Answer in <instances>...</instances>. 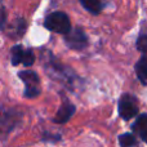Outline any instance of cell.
Returning a JSON list of instances; mask_svg holds the SVG:
<instances>
[{"instance_id": "obj_1", "label": "cell", "mask_w": 147, "mask_h": 147, "mask_svg": "<svg viewBox=\"0 0 147 147\" xmlns=\"http://www.w3.org/2000/svg\"><path fill=\"white\" fill-rule=\"evenodd\" d=\"M44 67L45 71L51 76L52 79L57 81H61V84H65L69 89L74 90L76 86V81L79 80V78L76 76V74L72 71L71 69H69L67 66L62 65L58 59L54 56H52L51 53H47V56L44 57Z\"/></svg>"}, {"instance_id": "obj_2", "label": "cell", "mask_w": 147, "mask_h": 147, "mask_svg": "<svg viewBox=\"0 0 147 147\" xmlns=\"http://www.w3.org/2000/svg\"><path fill=\"white\" fill-rule=\"evenodd\" d=\"M44 26L48 30L57 34H62V35L69 34L71 30V22H70L69 16L61 10H57L47 16L44 20Z\"/></svg>"}, {"instance_id": "obj_3", "label": "cell", "mask_w": 147, "mask_h": 147, "mask_svg": "<svg viewBox=\"0 0 147 147\" xmlns=\"http://www.w3.org/2000/svg\"><path fill=\"white\" fill-rule=\"evenodd\" d=\"M18 78L25 84V97L26 98H35L41 93V85L40 79L38 74L31 70H25V71L18 72Z\"/></svg>"}, {"instance_id": "obj_4", "label": "cell", "mask_w": 147, "mask_h": 147, "mask_svg": "<svg viewBox=\"0 0 147 147\" xmlns=\"http://www.w3.org/2000/svg\"><path fill=\"white\" fill-rule=\"evenodd\" d=\"M119 115L123 120H130L138 115V99L129 93H125L119 99Z\"/></svg>"}, {"instance_id": "obj_5", "label": "cell", "mask_w": 147, "mask_h": 147, "mask_svg": "<svg viewBox=\"0 0 147 147\" xmlns=\"http://www.w3.org/2000/svg\"><path fill=\"white\" fill-rule=\"evenodd\" d=\"M65 43L72 51H84L88 47V36L83 28L75 27L65 35Z\"/></svg>"}, {"instance_id": "obj_6", "label": "cell", "mask_w": 147, "mask_h": 147, "mask_svg": "<svg viewBox=\"0 0 147 147\" xmlns=\"http://www.w3.org/2000/svg\"><path fill=\"white\" fill-rule=\"evenodd\" d=\"M10 59L13 66H18L20 63L25 66H31L35 61V54L32 49H25L22 45H14L10 49Z\"/></svg>"}, {"instance_id": "obj_7", "label": "cell", "mask_w": 147, "mask_h": 147, "mask_svg": "<svg viewBox=\"0 0 147 147\" xmlns=\"http://www.w3.org/2000/svg\"><path fill=\"white\" fill-rule=\"evenodd\" d=\"M75 111H76L75 106H74L67 98H65L61 107H59L58 111H57L56 116L53 117V121L56 123V124H65V123H67L71 119L72 115L75 114Z\"/></svg>"}, {"instance_id": "obj_8", "label": "cell", "mask_w": 147, "mask_h": 147, "mask_svg": "<svg viewBox=\"0 0 147 147\" xmlns=\"http://www.w3.org/2000/svg\"><path fill=\"white\" fill-rule=\"evenodd\" d=\"M132 129L134 130L136 134L141 137L143 142L147 143V114H141L137 116Z\"/></svg>"}, {"instance_id": "obj_9", "label": "cell", "mask_w": 147, "mask_h": 147, "mask_svg": "<svg viewBox=\"0 0 147 147\" xmlns=\"http://www.w3.org/2000/svg\"><path fill=\"white\" fill-rule=\"evenodd\" d=\"M136 74L143 85H147V53H142L141 58L136 63Z\"/></svg>"}, {"instance_id": "obj_10", "label": "cell", "mask_w": 147, "mask_h": 147, "mask_svg": "<svg viewBox=\"0 0 147 147\" xmlns=\"http://www.w3.org/2000/svg\"><path fill=\"white\" fill-rule=\"evenodd\" d=\"M14 115L12 112H5L3 111V109L0 107V132L3 130H10L13 128V124H14V119H13Z\"/></svg>"}, {"instance_id": "obj_11", "label": "cell", "mask_w": 147, "mask_h": 147, "mask_svg": "<svg viewBox=\"0 0 147 147\" xmlns=\"http://www.w3.org/2000/svg\"><path fill=\"white\" fill-rule=\"evenodd\" d=\"M26 30V22L23 18H17L10 26V36L13 38H20L25 34Z\"/></svg>"}, {"instance_id": "obj_12", "label": "cell", "mask_w": 147, "mask_h": 147, "mask_svg": "<svg viewBox=\"0 0 147 147\" xmlns=\"http://www.w3.org/2000/svg\"><path fill=\"white\" fill-rule=\"evenodd\" d=\"M80 3L92 14H99L101 10L103 9V3L98 1V0H81Z\"/></svg>"}, {"instance_id": "obj_13", "label": "cell", "mask_w": 147, "mask_h": 147, "mask_svg": "<svg viewBox=\"0 0 147 147\" xmlns=\"http://www.w3.org/2000/svg\"><path fill=\"white\" fill-rule=\"evenodd\" d=\"M119 143L123 147H132L137 143V140H136V136L132 133H123L119 136Z\"/></svg>"}, {"instance_id": "obj_14", "label": "cell", "mask_w": 147, "mask_h": 147, "mask_svg": "<svg viewBox=\"0 0 147 147\" xmlns=\"http://www.w3.org/2000/svg\"><path fill=\"white\" fill-rule=\"evenodd\" d=\"M137 49L142 53H147V35L146 34H142L140 35L137 40Z\"/></svg>"}, {"instance_id": "obj_15", "label": "cell", "mask_w": 147, "mask_h": 147, "mask_svg": "<svg viewBox=\"0 0 147 147\" xmlns=\"http://www.w3.org/2000/svg\"><path fill=\"white\" fill-rule=\"evenodd\" d=\"M5 23H7V12L5 8L0 9V30L4 31L5 30Z\"/></svg>"}, {"instance_id": "obj_16", "label": "cell", "mask_w": 147, "mask_h": 147, "mask_svg": "<svg viewBox=\"0 0 147 147\" xmlns=\"http://www.w3.org/2000/svg\"><path fill=\"white\" fill-rule=\"evenodd\" d=\"M43 140L44 141H51V142H57V141L61 140V136H54V134H52V133H44Z\"/></svg>"}]
</instances>
